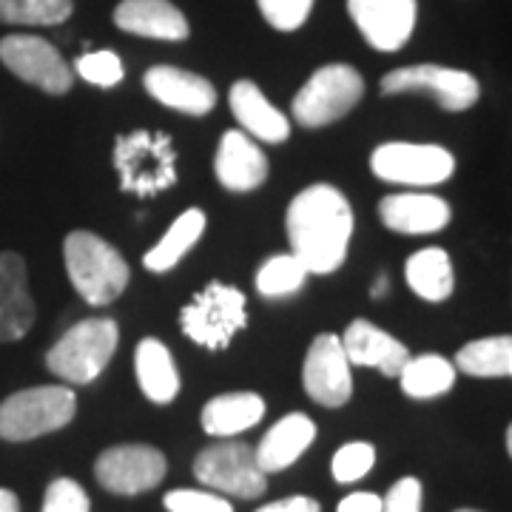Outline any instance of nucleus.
<instances>
[{
  "label": "nucleus",
  "instance_id": "f257e3e1",
  "mask_svg": "<svg viewBox=\"0 0 512 512\" xmlns=\"http://www.w3.org/2000/svg\"><path fill=\"white\" fill-rule=\"evenodd\" d=\"M285 225L291 254L308 274H333L345 262L353 237V211L339 188L319 183L299 191L288 205Z\"/></svg>",
  "mask_w": 512,
  "mask_h": 512
},
{
  "label": "nucleus",
  "instance_id": "f03ea898",
  "mask_svg": "<svg viewBox=\"0 0 512 512\" xmlns=\"http://www.w3.org/2000/svg\"><path fill=\"white\" fill-rule=\"evenodd\" d=\"M66 274L89 305H111L126 291L131 271L123 254L92 231H72L63 239Z\"/></svg>",
  "mask_w": 512,
  "mask_h": 512
},
{
  "label": "nucleus",
  "instance_id": "7ed1b4c3",
  "mask_svg": "<svg viewBox=\"0 0 512 512\" xmlns=\"http://www.w3.org/2000/svg\"><path fill=\"white\" fill-rule=\"evenodd\" d=\"M114 168L120 188L137 197H154L177 183V151L168 134L137 128L114 140Z\"/></svg>",
  "mask_w": 512,
  "mask_h": 512
},
{
  "label": "nucleus",
  "instance_id": "20e7f679",
  "mask_svg": "<svg viewBox=\"0 0 512 512\" xmlns=\"http://www.w3.org/2000/svg\"><path fill=\"white\" fill-rule=\"evenodd\" d=\"M77 413V396L66 384L26 387L0 402V439L32 441L63 430Z\"/></svg>",
  "mask_w": 512,
  "mask_h": 512
},
{
  "label": "nucleus",
  "instance_id": "39448f33",
  "mask_svg": "<svg viewBox=\"0 0 512 512\" xmlns=\"http://www.w3.org/2000/svg\"><path fill=\"white\" fill-rule=\"evenodd\" d=\"M120 342L114 319H83L69 328L46 353V367L69 384H92L106 367Z\"/></svg>",
  "mask_w": 512,
  "mask_h": 512
},
{
  "label": "nucleus",
  "instance_id": "423d86ee",
  "mask_svg": "<svg viewBox=\"0 0 512 512\" xmlns=\"http://www.w3.org/2000/svg\"><path fill=\"white\" fill-rule=\"evenodd\" d=\"M365 94V80L348 63H330L311 74L293 97V117L305 128H322L342 120Z\"/></svg>",
  "mask_w": 512,
  "mask_h": 512
},
{
  "label": "nucleus",
  "instance_id": "0eeeda50",
  "mask_svg": "<svg viewBox=\"0 0 512 512\" xmlns=\"http://www.w3.org/2000/svg\"><path fill=\"white\" fill-rule=\"evenodd\" d=\"M180 325L191 342H197L208 350H222L231 345L237 330L248 325L245 313V293L225 282L205 285L191 305L180 313Z\"/></svg>",
  "mask_w": 512,
  "mask_h": 512
},
{
  "label": "nucleus",
  "instance_id": "6e6552de",
  "mask_svg": "<svg viewBox=\"0 0 512 512\" xmlns=\"http://www.w3.org/2000/svg\"><path fill=\"white\" fill-rule=\"evenodd\" d=\"M194 476L202 487L237 498H259L268 490V476L256 467L254 450L242 441L225 439L205 447L194 458Z\"/></svg>",
  "mask_w": 512,
  "mask_h": 512
},
{
  "label": "nucleus",
  "instance_id": "1a4fd4ad",
  "mask_svg": "<svg viewBox=\"0 0 512 512\" xmlns=\"http://www.w3.org/2000/svg\"><path fill=\"white\" fill-rule=\"evenodd\" d=\"M370 168L384 183L424 188V185L447 183L456 171V157L441 146L384 143L373 151Z\"/></svg>",
  "mask_w": 512,
  "mask_h": 512
},
{
  "label": "nucleus",
  "instance_id": "9d476101",
  "mask_svg": "<svg viewBox=\"0 0 512 512\" xmlns=\"http://www.w3.org/2000/svg\"><path fill=\"white\" fill-rule=\"evenodd\" d=\"M379 89L384 97L407 92L433 94L444 111H467L470 106H476L481 97V86L473 74L461 72V69H447V66H433V63L393 69L384 74Z\"/></svg>",
  "mask_w": 512,
  "mask_h": 512
},
{
  "label": "nucleus",
  "instance_id": "9b49d317",
  "mask_svg": "<svg viewBox=\"0 0 512 512\" xmlns=\"http://www.w3.org/2000/svg\"><path fill=\"white\" fill-rule=\"evenodd\" d=\"M0 63L18 80L46 94H66L72 89V72L63 55L49 40L35 35H6L0 40Z\"/></svg>",
  "mask_w": 512,
  "mask_h": 512
},
{
  "label": "nucleus",
  "instance_id": "f8f14e48",
  "mask_svg": "<svg viewBox=\"0 0 512 512\" xmlns=\"http://www.w3.org/2000/svg\"><path fill=\"white\" fill-rule=\"evenodd\" d=\"M168 461L151 444H120L97 456L94 476L114 495H140L154 490L165 478Z\"/></svg>",
  "mask_w": 512,
  "mask_h": 512
},
{
  "label": "nucleus",
  "instance_id": "ddd939ff",
  "mask_svg": "<svg viewBox=\"0 0 512 512\" xmlns=\"http://www.w3.org/2000/svg\"><path fill=\"white\" fill-rule=\"evenodd\" d=\"M302 384H305V393L322 407H342L350 402L353 376H350V362L339 336L322 333L313 339L305 356V367H302Z\"/></svg>",
  "mask_w": 512,
  "mask_h": 512
},
{
  "label": "nucleus",
  "instance_id": "4468645a",
  "mask_svg": "<svg viewBox=\"0 0 512 512\" xmlns=\"http://www.w3.org/2000/svg\"><path fill=\"white\" fill-rule=\"evenodd\" d=\"M348 12L379 52H399L416 29V0H348Z\"/></svg>",
  "mask_w": 512,
  "mask_h": 512
},
{
  "label": "nucleus",
  "instance_id": "2eb2a0df",
  "mask_svg": "<svg viewBox=\"0 0 512 512\" xmlns=\"http://www.w3.org/2000/svg\"><path fill=\"white\" fill-rule=\"evenodd\" d=\"M143 83L157 103L191 117H205L217 106V89L211 86V80L177 66H151Z\"/></svg>",
  "mask_w": 512,
  "mask_h": 512
},
{
  "label": "nucleus",
  "instance_id": "dca6fc26",
  "mask_svg": "<svg viewBox=\"0 0 512 512\" xmlns=\"http://www.w3.org/2000/svg\"><path fill=\"white\" fill-rule=\"evenodd\" d=\"M35 299L29 293L26 262L15 251L0 254V342H18L35 325Z\"/></svg>",
  "mask_w": 512,
  "mask_h": 512
},
{
  "label": "nucleus",
  "instance_id": "f3484780",
  "mask_svg": "<svg viewBox=\"0 0 512 512\" xmlns=\"http://www.w3.org/2000/svg\"><path fill=\"white\" fill-rule=\"evenodd\" d=\"M217 180L222 188L248 194L256 191L259 185L268 180V157L262 154V148L245 134V131H225L217 148Z\"/></svg>",
  "mask_w": 512,
  "mask_h": 512
},
{
  "label": "nucleus",
  "instance_id": "a211bd4d",
  "mask_svg": "<svg viewBox=\"0 0 512 512\" xmlns=\"http://www.w3.org/2000/svg\"><path fill=\"white\" fill-rule=\"evenodd\" d=\"M339 342L345 348V356H348L350 365L376 367L387 379H396L402 373L404 362L410 359V350L404 348L396 336H390L387 330L376 328L367 319L350 322Z\"/></svg>",
  "mask_w": 512,
  "mask_h": 512
},
{
  "label": "nucleus",
  "instance_id": "6ab92c4d",
  "mask_svg": "<svg viewBox=\"0 0 512 512\" xmlns=\"http://www.w3.org/2000/svg\"><path fill=\"white\" fill-rule=\"evenodd\" d=\"M379 217L384 228L396 231V234H436L441 228H447V222L453 217L447 200H441L436 194H390L379 202Z\"/></svg>",
  "mask_w": 512,
  "mask_h": 512
},
{
  "label": "nucleus",
  "instance_id": "aec40b11",
  "mask_svg": "<svg viewBox=\"0 0 512 512\" xmlns=\"http://www.w3.org/2000/svg\"><path fill=\"white\" fill-rule=\"evenodd\" d=\"M316 439V424L311 416L305 413H288L285 419H279L262 436L259 447L254 450L256 467L271 476V473H282L288 470L293 461L305 456V450L311 447Z\"/></svg>",
  "mask_w": 512,
  "mask_h": 512
},
{
  "label": "nucleus",
  "instance_id": "412c9836",
  "mask_svg": "<svg viewBox=\"0 0 512 512\" xmlns=\"http://www.w3.org/2000/svg\"><path fill=\"white\" fill-rule=\"evenodd\" d=\"M114 26L128 35L154 40H185L188 20L171 0H123L114 9Z\"/></svg>",
  "mask_w": 512,
  "mask_h": 512
},
{
  "label": "nucleus",
  "instance_id": "4be33fe9",
  "mask_svg": "<svg viewBox=\"0 0 512 512\" xmlns=\"http://www.w3.org/2000/svg\"><path fill=\"white\" fill-rule=\"evenodd\" d=\"M228 103L248 137H256L262 143H285L288 140V134H291L288 117L268 103V97L259 92L254 80H237L231 86Z\"/></svg>",
  "mask_w": 512,
  "mask_h": 512
},
{
  "label": "nucleus",
  "instance_id": "5701e85b",
  "mask_svg": "<svg viewBox=\"0 0 512 512\" xmlns=\"http://www.w3.org/2000/svg\"><path fill=\"white\" fill-rule=\"evenodd\" d=\"M265 416V402L256 393H222L202 407V430L214 439H231L256 427Z\"/></svg>",
  "mask_w": 512,
  "mask_h": 512
},
{
  "label": "nucleus",
  "instance_id": "b1692460",
  "mask_svg": "<svg viewBox=\"0 0 512 512\" xmlns=\"http://www.w3.org/2000/svg\"><path fill=\"white\" fill-rule=\"evenodd\" d=\"M134 370L148 402L171 404L180 393V373L160 339H143L134 350Z\"/></svg>",
  "mask_w": 512,
  "mask_h": 512
},
{
  "label": "nucleus",
  "instance_id": "393cba45",
  "mask_svg": "<svg viewBox=\"0 0 512 512\" xmlns=\"http://www.w3.org/2000/svg\"><path fill=\"white\" fill-rule=\"evenodd\" d=\"M404 276L407 285L413 288L416 296H421L424 302H444L453 293V262L447 251L441 248H421L416 254L407 259L404 265Z\"/></svg>",
  "mask_w": 512,
  "mask_h": 512
},
{
  "label": "nucleus",
  "instance_id": "a878e982",
  "mask_svg": "<svg viewBox=\"0 0 512 512\" xmlns=\"http://www.w3.org/2000/svg\"><path fill=\"white\" fill-rule=\"evenodd\" d=\"M205 211L200 208H188L183 211L177 220L171 222V228L165 231V237L143 256V265H146L151 274H165L171 271L180 259H183L194 245L197 239L202 237L205 231Z\"/></svg>",
  "mask_w": 512,
  "mask_h": 512
},
{
  "label": "nucleus",
  "instance_id": "bb28decb",
  "mask_svg": "<svg viewBox=\"0 0 512 512\" xmlns=\"http://www.w3.org/2000/svg\"><path fill=\"white\" fill-rule=\"evenodd\" d=\"M396 379L402 382V390L410 399H436L453 390L456 365L439 353H421L404 362Z\"/></svg>",
  "mask_w": 512,
  "mask_h": 512
},
{
  "label": "nucleus",
  "instance_id": "cd10ccee",
  "mask_svg": "<svg viewBox=\"0 0 512 512\" xmlns=\"http://www.w3.org/2000/svg\"><path fill=\"white\" fill-rule=\"evenodd\" d=\"M456 367L478 379H507L512 373V339L510 336L476 339L458 350Z\"/></svg>",
  "mask_w": 512,
  "mask_h": 512
},
{
  "label": "nucleus",
  "instance_id": "c85d7f7f",
  "mask_svg": "<svg viewBox=\"0 0 512 512\" xmlns=\"http://www.w3.org/2000/svg\"><path fill=\"white\" fill-rule=\"evenodd\" d=\"M72 12V0H0V23L9 26H60Z\"/></svg>",
  "mask_w": 512,
  "mask_h": 512
},
{
  "label": "nucleus",
  "instance_id": "c756f323",
  "mask_svg": "<svg viewBox=\"0 0 512 512\" xmlns=\"http://www.w3.org/2000/svg\"><path fill=\"white\" fill-rule=\"evenodd\" d=\"M308 268L293 254H279L265 259V265L256 271V291L268 299L276 296H291L305 285Z\"/></svg>",
  "mask_w": 512,
  "mask_h": 512
},
{
  "label": "nucleus",
  "instance_id": "7c9ffc66",
  "mask_svg": "<svg viewBox=\"0 0 512 512\" xmlns=\"http://www.w3.org/2000/svg\"><path fill=\"white\" fill-rule=\"evenodd\" d=\"M373 464H376V450H373V444H367V441H350L345 444L336 456H333V478L339 481V484H353V481H359V478H365L370 470H373Z\"/></svg>",
  "mask_w": 512,
  "mask_h": 512
},
{
  "label": "nucleus",
  "instance_id": "2f4dec72",
  "mask_svg": "<svg viewBox=\"0 0 512 512\" xmlns=\"http://www.w3.org/2000/svg\"><path fill=\"white\" fill-rule=\"evenodd\" d=\"M77 74L100 89H114L123 80V63L120 57L103 49V52H86L77 57Z\"/></svg>",
  "mask_w": 512,
  "mask_h": 512
},
{
  "label": "nucleus",
  "instance_id": "473e14b6",
  "mask_svg": "<svg viewBox=\"0 0 512 512\" xmlns=\"http://www.w3.org/2000/svg\"><path fill=\"white\" fill-rule=\"evenodd\" d=\"M262 18L274 26L276 32H296L313 9V0H256Z\"/></svg>",
  "mask_w": 512,
  "mask_h": 512
},
{
  "label": "nucleus",
  "instance_id": "72a5a7b5",
  "mask_svg": "<svg viewBox=\"0 0 512 512\" xmlns=\"http://www.w3.org/2000/svg\"><path fill=\"white\" fill-rule=\"evenodd\" d=\"M89 495L74 481V478H55L46 487L43 498V512H89Z\"/></svg>",
  "mask_w": 512,
  "mask_h": 512
},
{
  "label": "nucleus",
  "instance_id": "f704fd0d",
  "mask_svg": "<svg viewBox=\"0 0 512 512\" xmlns=\"http://www.w3.org/2000/svg\"><path fill=\"white\" fill-rule=\"evenodd\" d=\"M163 504L168 512H234L228 498L208 490H171Z\"/></svg>",
  "mask_w": 512,
  "mask_h": 512
},
{
  "label": "nucleus",
  "instance_id": "c9c22d12",
  "mask_svg": "<svg viewBox=\"0 0 512 512\" xmlns=\"http://www.w3.org/2000/svg\"><path fill=\"white\" fill-rule=\"evenodd\" d=\"M382 512H421L419 478H399V481L387 490V498H382Z\"/></svg>",
  "mask_w": 512,
  "mask_h": 512
},
{
  "label": "nucleus",
  "instance_id": "e433bc0d",
  "mask_svg": "<svg viewBox=\"0 0 512 512\" xmlns=\"http://www.w3.org/2000/svg\"><path fill=\"white\" fill-rule=\"evenodd\" d=\"M256 512H322L319 501H313L308 495H291V498H282L274 504H265Z\"/></svg>",
  "mask_w": 512,
  "mask_h": 512
},
{
  "label": "nucleus",
  "instance_id": "4c0bfd02",
  "mask_svg": "<svg viewBox=\"0 0 512 512\" xmlns=\"http://www.w3.org/2000/svg\"><path fill=\"white\" fill-rule=\"evenodd\" d=\"M336 512H382V498L376 493H350L339 501Z\"/></svg>",
  "mask_w": 512,
  "mask_h": 512
},
{
  "label": "nucleus",
  "instance_id": "58836bf2",
  "mask_svg": "<svg viewBox=\"0 0 512 512\" xmlns=\"http://www.w3.org/2000/svg\"><path fill=\"white\" fill-rule=\"evenodd\" d=\"M0 512H20L18 495L6 490V487H0Z\"/></svg>",
  "mask_w": 512,
  "mask_h": 512
},
{
  "label": "nucleus",
  "instance_id": "ea45409f",
  "mask_svg": "<svg viewBox=\"0 0 512 512\" xmlns=\"http://www.w3.org/2000/svg\"><path fill=\"white\" fill-rule=\"evenodd\" d=\"M390 291V279H387V276L384 274H379V279H376V285H373V299H382L384 293Z\"/></svg>",
  "mask_w": 512,
  "mask_h": 512
},
{
  "label": "nucleus",
  "instance_id": "a19ab883",
  "mask_svg": "<svg viewBox=\"0 0 512 512\" xmlns=\"http://www.w3.org/2000/svg\"><path fill=\"white\" fill-rule=\"evenodd\" d=\"M456 512H478V510H456Z\"/></svg>",
  "mask_w": 512,
  "mask_h": 512
}]
</instances>
